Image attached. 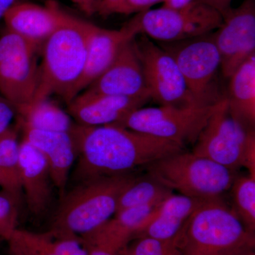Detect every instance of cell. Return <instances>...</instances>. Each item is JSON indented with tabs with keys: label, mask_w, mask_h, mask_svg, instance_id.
<instances>
[{
	"label": "cell",
	"mask_w": 255,
	"mask_h": 255,
	"mask_svg": "<svg viewBox=\"0 0 255 255\" xmlns=\"http://www.w3.org/2000/svg\"><path fill=\"white\" fill-rule=\"evenodd\" d=\"M18 0H0V20L4 18V14Z\"/></svg>",
	"instance_id": "cell-36"
},
{
	"label": "cell",
	"mask_w": 255,
	"mask_h": 255,
	"mask_svg": "<svg viewBox=\"0 0 255 255\" xmlns=\"http://www.w3.org/2000/svg\"><path fill=\"white\" fill-rule=\"evenodd\" d=\"M205 201L172 193L149 216L133 239L139 237L159 240L175 238L193 213Z\"/></svg>",
	"instance_id": "cell-20"
},
{
	"label": "cell",
	"mask_w": 255,
	"mask_h": 255,
	"mask_svg": "<svg viewBox=\"0 0 255 255\" xmlns=\"http://www.w3.org/2000/svg\"><path fill=\"white\" fill-rule=\"evenodd\" d=\"M238 255H255V251H251L246 252V253H242V254Z\"/></svg>",
	"instance_id": "cell-37"
},
{
	"label": "cell",
	"mask_w": 255,
	"mask_h": 255,
	"mask_svg": "<svg viewBox=\"0 0 255 255\" xmlns=\"http://www.w3.org/2000/svg\"><path fill=\"white\" fill-rule=\"evenodd\" d=\"M37 47L6 28L0 35V92L16 111L30 105L36 94Z\"/></svg>",
	"instance_id": "cell-9"
},
{
	"label": "cell",
	"mask_w": 255,
	"mask_h": 255,
	"mask_svg": "<svg viewBox=\"0 0 255 255\" xmlns=\"http://www.w3.org/2000/svg\"><path fill=\"white\" fill-rule=\"evenodd\" d=\"M231 209L250 233L255 231V178L236 176L231 189Z\"/></svg>",
	"instance_id": "cell-24"
},
{
	"label": "cell",
	"mask_w": 255,
	"mask_h": 255,
	"mask_svg": "<svg viewBox=\"0 0 255 255\" xmlns=\"http://www.w3.org/2000/svg\"><path fill=\"white\" fill-rule=\"evenodd\" d=\"M251 131L233 117L225 97L201 130L192 152L236 172L243 167V155Z\"/></svg>",
	"instance_id": "cell-11"
},
{
	"label": "cell",
	"mask_w": 255,
	"mask_h": 255,
	"mask_svg": "<svg viewBox=\"0 0 255 255\" xmlns=\"http://www.w3.org/2000/svg\"><path fill=\"white\" fill-rule=\"evenodd\" d=\"M221 56L223 75L229 78L252 55H255V4L244 0L223 16L221 26L212 33Z\"/></svg>",
	"instance_id": "cell-12"
},
{
	"label": "cell",
	"mask_w": 255,
	"mask_h": 255,
	"mask_svg": "<svg viewBox=\"0 0 255 255\" xmlns=\"http://www.w3.org/2000/svg\"><path fill=\"white\" fill-rule=\"evenodd\" d=\"M80 156L77 179L82 181L105 176L135 173L159 159L185 150L165 139L119 126L84 127L73 132Z\"/></svg>",
	"instance_id": "cell-1"
},
{
	"label": "cell",
	"mask_w": 255,
	"mask_h": 255,
	"mask_svg": "<svg viewBox=\"0 0 255 255\" xmlns=\"http://www.w3.org/2000/svg\"><path fill=\"white\" fill-rule=\"evenodd\" d=\"M20 143L15 129L10 127L0 135V172L9 179L13 187L21 193L19 157Z\"/></svg>",
	"instance_id": "cell-25"
},
{
	"label": "cell",
	"mask_w": 255,
	"mask_h": 255,
	"mask_svg": "<svg viewBox=\"0 0 255 255\" xmlns=\"http://www.w3.org/2000/svg\"><path fill=\"white\" fill-rule=\"evenodd\" d=\"M133 40L124 43L110 68L87 87V92L151 99Z\"/></svg>",
	"instance_id": "cell-13"
},
{
	"label": "cell",
	"mask_w": 255,
	"mask_h": 255,
	"mask_svg": "<svg viewBox=\"0 0 255 255\" xmlns=\"http://www.w3.org/2000/svg\"><path fill=\"white\" fill-rule=\"evenodd\" d=\"M229 78L226 97L230 112L247 130H255V55L242 64Z\"/></svg>",
	"instance_id": "cell-21"
},
{
	"label": "cell",
	"mask_w": 255,
	"mask_h": 255,
	"mask_svg": "<svg viewBox=\"0 0 255 255\" xmlns=\"http://www.w3.org/2000/svg\"><path fill=\"white\" fill-rule=\"evenodd\" d=\"M85 245L88 251V255H119L118 253L103 247L85 244Z\"/></svg>",
	"instance_id": "cell-33"
},
{
	"label": "cell",
	"mask_w": 255,
	"mask_h": 255,
	"mask_svg": "<svg viewBox=\"0 0 255 255\" xmlns=\"http://www.w3.org/2000/svg\"><path fill=\"white\" fill-rule=\"evenodd\" d=\"M219 103L186 108L142 107L114 125L171 140L185 147L194 145Z\"/></svg>",
	"instance_id": "cell-8"
},
{
	"label": "cell",
	"mask_w": 255,
	"mask_h": 255,
	"mask_svg": "<svg viewBox=\"0 0 255 255\" xmlns=\"http://www.w3.org/2000/svg\"><path fill=\"white\" fill-rule=\"evenodd\" d=\"M213 32L159 45L175 60L188 90L199 107L214 105L225 97H219L215 86V78L221 68V56Z\"/></svg>",
	"instance_id": "cell-7"
},
{
	"label": "cell",
	"mask_w": 255,
	"mask_h": 255,
	"mask_svg": "<svg viewBox=\"0 0 255 255\" xmlns=\"http://www.w3.org/2000/svg\"><path fill=\"white\" fill-rule=\"evenodd\" d=\"M79 6L85 14L92 15L97 11V5L100 0H70Z\"/></svg>",
	"instance_id": "cell-32"
},
{
	"label": "cell",
	"mask_w": 255,
	"mask_h": 255,
	"mask_svg": "<svg viewBox=\"0 0 255 255\" xmlns=\"http://www.w3.org/2000/svg\"><path fill=\"white\" fill-rule=\"evenodd\" d=\"M150 100L147 97L98 95L85 91L68 104V112L79 125L102 127L120 122Z\"/></svg>",
	"instance_id": "cell-14"
},
{
	"label": "cell",
	"mask_w": 255,
	"mask_h": 255,
	"mask_svg": "<svg viewBox=\"0 0 255 255\" xmlns=\"http://www.w3.org/2000/svg\"><path fill=\"white\" fill-rule=\"evenodd\" d=\"M222 21L219 11L195 0L183 7L147 10L125 25L136 36L144 34L159 43H172L211 33Z\"/></svg>",
	"instance_id": "cell-6"
},
{
	"label": "cell",
	"mask_w": 255,
	"mask_h": 255,
	"mask_svg": "<svg viewBox=\"0 0 255 255\" xmlns=\"http://www.w3.org/2000/svg\"><path fill=\"white\" fill-rule=\"evenodd\" d=\"M145 170L173 192L201 200L221 198L236 176L234 171L185 150L159 159Z\"/></svg>",
	"instance_id": "cell-5"
},
{
	"label": "cell",
	"mask_w": 255,
	"mask_h": 255,
	"mask_svg": "<svg viewBox=\"0 0 255 255\" xmlns=\"http://www.w3.org/2000/svg\"><path fill=\"white\" fill-rule=\"evenodd\" d=\"M87 53L86 21L65 11L63 23L45 41L38 85L31 104L47 100L51 95L70 103L78 96Z\"/></svg>",
	"instance_id": "cell-2"
},
{
	"label": "cell",
	"mask_w": 255,
	"mask_h": 255,
	"mask_svg": "<svg viewBox=\"0 0 255 255\" xmlns=\"http://www.w3.org/2000/svg\"><path fill=\"white\" fill-rule=\"evenodd\" d=\"M16 113L14 105L3 96H0V135L9 128Z\"/></svg>",
	"instance_id": "cell-30"
},
{
	"label": "cell",
	"mask_w": 255,
	"mask_h": 255,
	"mask_svg": "<svg viewBox=\"0 0 255 255\" xmlns=\"http://www.w3.org/2000/svg\"><path fill=\"white\" fill-rule=\"evenodd\" d=\"M137 175L135 172L82 181L63 196L52 228L79 237L93 232L116 214L121 194Z\"/></svg>",
	"instance_id": "cell-4"
},
{
	"label": "cell",
	"mask_w": 255,
	"mask_h": 255,
	"mask_svg": "<svg viewBox=\"0 0 255 255\" xmlns=\"http://www.w3.org/2000/svg\"><path fill=\"white\" fill-rule=\"evenodd\" d=\"M6 29L38 46L63 23L65 11L54 1L46 6L16 3L4 16Z\"/></svg>",
	"instance_id": "cell-16"
},
{
	"label": "cell",
	"mask_w": 255,
	"mask_h": 255,
	"mask_svg": "<svg viewBox=\"0 0 255 255\" xmlns=\"http://www.w3.org/2000/svg\"><path fill=\"white\" fill-rule=\"evenodd\" d=\"M18 167L28 209L34 216H41L49 207L53 183L44 156L25 139L20 143Z\"/></svg>",
	"instance_id": "cell-18"
},
{
	"label": "cell",
	"mask_w": 255,
	"mask_h": 255,
	"mask_svg": "<svg viewBox=\"0 0 255 255\" xmlns=\"http://www.w3.org/2000/svg\"><path fill=\"white\" fill-rule=\"evenodd\" d=\"M0 187H2L4 190L9 191L10 192L14 193V194H17V195L21 196V193L18 192L16 189L13 187L12 184L9 182V179H7L4 174L0 172Z\"/></svg>",
	"instance_id": "cell-35"
},
{
	"label": "cell",
	"mask_w": 255,
	"mask_h": 255,
	"mask_svg": "<svg viewBox=\"0 0 255 255\" xmlns=\"http://www.w3.org/2000/svg\"><path fill=\"white\" fill-rule=\"evenodd\" d=\"M7 242L11 255H88L81 238L53 228L45 233L17 228Z\"/></svg>",
	"instance_id": "cell-19"
},
{
	"label": "cell",
	"mask_w": 255,
	"mask_h": 255,
	"mask_svg": "<svg viewBox=\"0 0 255 255\" xmlns=\"http://www.w3.org/2000/svg\"><path fill=\"white\" fill-rule=\"evenodd\" d=\"M194 1L195 0H164L163 6L169 8H180Z\"/></svg>",
	"instance_id": "cell-34"
},
{
	"label": "cell",
	"mask_w": 255,
	"mask_h": 255,
	"mask_svg": "<svg viewBox=\"0 0 255 255\" xmlns=\"http://www.w3.org/2000/svg\"><path fill=\"white\" fill-rule=\"evenodd\" d=\"M133 41L151 100L160 106L199 107L172 55L145 35H137Z\"/></svg>",
	"instance_id": "cell-10"
},
{
	"label": "cell",
	"mask_w": 255,
	"mask_h": 255,
	"mask_svg": "<svg viewBox=\"0 0 255 255\" xmlns=\"http://www.w3.org/2000/svg\"><path fill=\"white\" fill-rule=\"evenodd\" d=\"M243 167L247 169L248 174L255 178V131L252 130L248 136V142L243 155Z\"/></svg>",
	"instance_id": "cell-29"
},
{
	"label": "cell",
	"mask_w": 255,
	"mask_h": 255,
	"mask_svg": "<svg viewBox=\"0 0 255 255\" xmlns=\"http://www.w3.org/2000/svg\"><path fill=\"white\" fill-rule=\"evenodd\" d=\"M164 0H100L96 13L102 16L112 14H139Z\"/></svg>",
	"instance_id": "cell-28"
},
{
	"label": "cell",
	"mask_w": 255,
	"mask_h": 255,
	"mask_svg": "<svg viewBox=\"0 0 255 255\" xmlns=\"http://www.w3.org/2000/svg\"><path fill=\"white\" fill-rule=\"evenodd\" d=\"M133 240L120 255H184L180 233L169 240L149 237H139Z\"/></svg>",
	"instance_id": "cell-26"
},
{
	"label": "cell",
	"mask_w": 255,
	"mask_h": 255,
	"mask_svg": "<svg viewBox=\"0 0 255 255\" xmlns=\"http://www.w3.org/2000/svg\"><path fill=\"white\" fill-rule=\"evenodd\" d=\"M184 255H238L255 251V234L221 198L206 200L180 232Z\"/></svg>",
	"instance_id": "cell-3"
},
{
	"label": "cell",
	"mask_w": 255,
	"mask_h": 255,
	"mask_svg": "<svg viewBox=\"0 0 255 255\" xmlns=\"http://www.w3.org/2000/svg\"><path fill=\"white\" fill-rule=\"evenodd\" d=\"M21 125L46 131L73 132L77 125L71 117L48 100L31 104L16 111Z\"/></svg>",
	"instance_id": "cell-22"
},
{
	"label": "cell",
	"mask_w": 255,
	"mask_h": 255,
	"mask_svg": "<svg viewBox=\"0 0 255 255\" xmlns=\"http://www.w3.org/2000/svg\"><path fill=\"white\" fill-rule=\"evenodd\" d=\"M199 2L209 5L211 7L217 10L222 16L231 9L232 0H196Z\"/></svg>",
	"instance_id": "cell-31"
},
{
	"label": "cell",
	"mask_w": 255,
	"mask_h": 255,
	"mask_svg": "<svg viewBox=\"0 0 255 255\" xmlns=\"http://www.w3.org/2000/svg\"><path fill=\"white\" fill-rule=\"evenodd\" d=\"M139 176L121 194L117 213L163 200L173 193L147 173L142 177Z\"/></svg>",
	"instance_id": "cell-23"
},
{
	"label": "cell",
	"mask_w": 255,
	"mask_h": 255,
	"mask_svg": "<svg viewBox=\"0 0 255 255\" xmlns=\"http://www.w3.org/2000/svg\"><path fill=\"white\" fill-rule=\"evenodd\" d=\"M22 127L25 140L44 156L53 185L63 196L70 170L78 155V144L73 132L46 131Z\"/></svg>",
	"instance_id": "cell-15"
},
{
	"label": "cell",
	"mask_w": 255,
	"mask_h": 255,
	"mask_svg": "<svg viewBox=\"0 0 255 255\" xmlns=\"http://www.w3.org/2000/svg\"><path fill=\"white\" fill-rule=\"evenodd\" d=\"M20 196L9 191L0 192V238L9 241L17 229Z\"/></svg>",
	"instance_id": "cell-27"
},
{
	"label": "cell",
	"mask_w": 255,
	"mask_h": 255,
	"mask_svg": "<svg viewBox=\"0 0 255 255\" xmlns=\"http://www.w3.org/2000/svg\"><path fill=\"white\" fill-rule=\"evenodd\" d=\"M86 64L77 90L78 95L110 68L124 43L136 36L126 25L120 30H110L86 21Z\"/></svg>",
	"instance_id": "cell-17"
}]
</instances>
